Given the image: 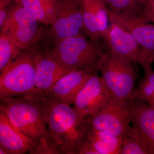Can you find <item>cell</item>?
Instances as JSON below:
<instances>
[{"instance_id":"9a60e30c","label":"cell","mask_w":154,"mask_h":154,"mask_svg":"<svg viewBox=\"0 0 154 154\" xmlns=\"http://www.w3.org/2000/svg\"><path fill=\"white\" fill-rule=\"evenodd\" d=\"M105 46L107 49L138 64L141 54L139 45L131 33L113 22H110Z\"/></svg>"},{"instance_id":"9c48e42d","label":"cell","mask_w":154,"mask_h":154,"mask_svg":"<svg viewBox=\"0 0 154 154\" xmlns=\"http://www.w3.org/2000/svg\"><path fill=\"white\" fill-rule=\"evenodd\" d=\"M36 88L40 95L45 96L62 78L77 70L62 63L54 57L48 48L39 46L35 57Z\"/></svg>"},{"instance_id":"cb8c5ba5","label":"cell","mask_w":154,"mask_h":154,"mask_svg":"<svg viewBox=\"0 0 154 154\" xmlns=\"http://www.w3.org/2000/svg\"><path fill=\"white\" fill-rule=\"evenodd\" d=\"M141 17L146 22L154 23V0H148L143 5Z\"/></svg>"},{"instance_id":"7402d4cb","label":"cell","mask_w":154,"mask_h":154,"mask_svg":"<svg viewBox=\"0 0 154 154\" xmlns=\"http://www.w3.org/2000/svg\"><path fill=\"white\" fill-rule=\"evenodd\" d=\"M107 8L116 13H126L141 17L142 6L135 0H104Z\"/></svg>"},{"instance_id":"2e32d148","label":"cell","mask_w":154,"mask_h":154,"mask_svg":"<svg viewBox=\"0 0 154 154\" xmlns=\"http://www.w3.org/2000/svg\"><path fill=\"white\" fill-rule=\"evenodd\" d=\"M86 140L98 154H119L122 143L121 139L95 129L89 122Z\"/></svg>"},{"instance_id":"44dd1931","label":"cell","mask_w":154,"mask_h":154,"mask_svg":"<svg viewBox=\"0 0 154 154\" xmlns=\"http://www.w3.org/2000/svg\"><path fill=\"white\" fill-rule=\"evenodd\" d=\"M92 2L96 11L98 30L105 45L110 30L108 8L104 0H92Z\"/></svg>"},{"instance_id":"ac0fdd59","label":"cell","mask_w":154,"mask_h":154,"mask_svg":"<svg viewBox=\"0 0 154 154\" xmlns=\"http://www.w3.org/2000/svg\"><path fill=\"white\" fill-rule=\"evenodd\" d=\"M82 16L85 34L94 43L105 46L97 26L96 13L92 0H78Z\"/></svg>"},{"instance_id":"7a4b0ae2","label":"cell","mask_w":154,"mask_h":154,"mask_svg":"<svg viewBox=\"0 0 154 154\" xmlns=\"http://www.w3.org/2000/svg\"><path fill=\"white\" fill-rule=\"evenodd\" d=\"M42 96L43 117L59 154H79L86 141L89 122L70 105Z\"/></svg>"},{"instance_id":"8fae6325","label":"cell","mask_w":154,"mask_h":154,"mask_svg":"<svg viewBox=\"0 0 154 154\" xmlns=\"http://www.w3.org/2000/svg\"><path fill=\"white\" fill-rule=\"evenodd\" d=\"M49 26V34L54 41L85 33L78 0H59L57 13Z\"/></svg>"},{"instance_id":"ba28073f","label":"cell","mask_w":154,"mask_h":154,"mask_svg":"<svg viewBox=\"0 0 154 154\" xmlns=\"http://www.w3.org/2000/svg\"><path fill=\"white\" fill-rule=\"evenodd\" d=\"M86 119L95 129L122 140L132 128L129 102H122L111 95L107 104L98 113Z\"/></svg>"},{"instance_id":"5b68a950","label":"cell","mask_w":154,"mask_h":154,"mask_svg":"<svg viewBox=\"0 0 154 154\" xmlns=\"http://www.w3.org/2000/svg\"><path fill=\"white\" fill-rule=\"evenodd\" d=\"M133 62L107 49L99 66L101 77L111 96L119 101L128 102L136 81Z\"/></svg>"},{"instance_id":"d6986e66","label":"cell","mask_w":154,"mask_h":154,"mask_svg":"<svg viewBox=\"0 0 154 154\" xmlns=\"http://www.w3.org/2000/svg\"><path fill=\"white\" fill-rule=\"evenodd\" d=\"M144 74L137 88L133 91L130 99L143 101L154 109V70L152 69L145 71Z\"/></svg>"},{"instance_id":"8992f818","label":"cell","mask_w":154,"mask_h":154,"mask_svg":"<svg viewBox=\"0 0 154 154\" xmlns=\"http://www.w3.org/2000/svg\"><path fill=\"white\" fill-rule=\"evenodd\" d=\"M39 22L19 3L13 2L1 28V33L21 50L38 43L43 35Z\"/></svg>"},{"instance_id":"4fadbf2b","label":"cell","mask_w":154,"mask_h":154,"mask_svg":"<svg viewBox=\"0 0 154 154\" xmlns=\"http://www.w3.org/2000/svg\"><path fill=\"white\" fill-rule=\"evenodd\" d=\"M132 124L146 154H154V109L146 102L135 99L129 101Z\"/></svg>"},{"instance_id":"e0dca14e","label":"cell","mask_w":154,"mask_h":154,"mask_svg":"<svg viewBox=\"0 0 154 154\" xmlns=\"http://www.w3.org/2000/svg\"><path fill=\"white\" fill-rule=\"evenodd\" d=\"M30 13L40 24L50 25L55 18L59 0H14Z\"/></svg>"},{"instance_id":"3957f363","label":"cell","mask_w":154,"mask_h":154,"mask_svg":"<svg viewBox=\"0 0 154 154\" xmlns=\"http://www.w3.org/2000/svg\"><path fill=\"white\" fill-rule=\"evenodd\" d=\"M38 43L21 51L0 75V99L40 95L36 88L35 57Z\"/></svg>"},{"instance_id":"30bf717a","label":"cell","mask_w":154,"mask_h":154,"mask_svg":"<svg viewBox=\"0 0 154 154\" xmlns=\"http://www.w3.org/2000/svg\"><path fill=\"white\" fill-rule=\"evenodd\" d=\"M94 73L76 97L74 109L82 118L93 116L103 108L111 96L102 77Z\"/></svg>"},{"instance_id":"4316f807","label":"cell","mask_w":154,"mask_h":154,"mask_svg":"<svg viewBox=\"0 0 154 154\" xmlns=\"http://www.w3.org/2000/svg\"><path fill=\"white\" fill-rule=\"evenodd\" d=\"M148 0H138L139 2L140 3L142 6H143V5Z\"/></svg>"},{"instance_id":"603a6c76","label":"cell","mask_w":154,"mask_h":154,"mask_svg":"<svg viewBox=\"0 0 154 154\" xmlns=\"http://www.w3.org/2000/svg\"><path fill=\"white\" fill-rule=\"evenodd\" d=\"M119 154H146L137 132L133 126L123 139Z\"/></svg>"},{"instance_id":"277c9868","label":"cell","mask_w":154,"mask_h":154,"mask_svg":"<svg viewBox=\"0 0 154 154\" xmlns=\"http://www.w3.org/2000/svg\"><path fill=\"white\" fill-rule=\"evenodd\" d=\"M107 50L82 34L54 41L51 51L56 59L64 64L77 69L91 68L99 72L102 58Z\"/></svg>"},{"instance_id":"d4e9b609","label":"cell","mask_w":154,"mask_h":154,"mask_svg":"<svg viewBox=\"0 0 154 154\" xmlns=\"http://www.w3.org/2000/svg\"><path fill=\"white\" fill-rule=\"evenodd\" d=\"M14 0H0V23L3 24L8 14V10Z\"/></svg>"},{"instance_id":"7c38bea8","label":"cell","mask_w":154,"mask_h":154,"mask_svg":"<svg viewBox=\"0 0 154 154\" xmlns=\"http://www.w3.org/2000/svg\"><path fill=\"white\" fill-rule=\"evenodd\" d=\"M95 69L88 68L72 72L58 80L50 89L45 97L69 105H74L76 97Z\"/></svg>"},{"instance_id":"484cf974","label":"cell","mask_w":154,"mask_h":154,"mask_svg":"<svg viewBox=\"0 0 154 154\" xmlns=\"http://www.w3.org/2000/svg\"><path fill=\"white\" fill-rule=\"evenodd\" d=\"M0 154H8V152L5 149L0 146Z\"/></svg>"},{"instance_id":"6da1fadb","label":"cell","mask_w":154,"mask_h":154,"mask_svg":"<svg viewBox=\"0 0 154 154\" xmlns=\"http://www.w3.org/2000/svg\"><path fill=\"white\" fill-rule=\"evenodd\" d=\"M0 110L14 126L36 143V154H58L43 117L41 95L0 99Z\"/></svg>"},{"instance_id":"83f0119b","label":"cell","mask_w":154,"mask_h":154,"mask_svg":"<svg viewBox=\"0 0 154 154\" xmlns=\"http://www.w3.org/2000/svg\"><path fill=\"white\" fill-rule=\"evenodd\" d=\"M135 1H136L137 2H138L139 3V2L138 0H135Z\"/></svg>"},{"instance_id":"5bb4252c","label":"cell","mask_w":154,"mask_h":154,"mask_svg":"<svg viewBox=\"0 0 154 154\" xmlns=\"http://www.w3.org/2000/svg\"><path fill=\"white\" fill-rule=\"evenodd\" d=\"M0 146L8 154H36V143L14 126L3 111L0 110Z\"/></svg>"},{"instance_id":"52a82bcc","label":"cell","mask_w":154,"mask_h":154,"mask_svg":"<svg viewBox=\"0 0 154 154\" xmlns=\"http://www.w3.org/2000/svg\"><path fill=\"white\" fill-rule=\"evenodd\" d=\"M109 21L131 34L139 45L141 54L138 64L146 71L154 62V25L140 17L126 13H116L108 9Z\"/></svg>"},{"instance_id":"ffe728a7","label":"cell","mask_w":154,"mask_h":154,"mask_svg":"<svg viewBox=\"0 0 154 154\" xmlns=\"http://www.w3.org/2000/svg\"><path fill=\"white\" fill-rule=\"evenodd\" d=\"M21 50L13 41L0 33V72H2L18 57Z\"/></svg>"}]
</instances>
